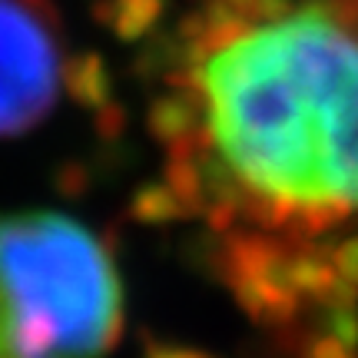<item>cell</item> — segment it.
Listing matches in <instances>:
<instances>
[{"instance_id":"7a4b0ae2","label":"cell","mask_w":358,"mask_h":358,"mask_svg":"<svg viewBox=\"0 0 358 358\" xmlns=\"http://www.w3.org/2000/svg\"><path fill=\"white\" fill-rule=\"evenodd\" d=\"M120 335L110 249L60 213H0V355L106 358Z\"/></svg>"},{"instance_id":"3957f363","label":"cell","mask_w":358,"mask_h":358,"mask_svg":"<svg viewBox=\"0 0 358 358\" xmlns=\"http://www.w3.org/2000/svg\"><path fill=\"white\" fill-rule=\"evenodd\" d=\"M64 87V30L50 0H0V136L40 127Z\"/></svg>"},{"instance_id":"8fae6325","label":"cell","mask_w":358,"mask_h":358,"mask_svg":"<svg viewBox=\"0 0 358 358\" xmlns=\"http://www.w3.org/2000/svg\"><path fill=\"white\" fill-rule=\"evenodd\" d=\"M96 133L103 143H116L127 133V113L120 103H106L103 110H96Z\"/></svg>"},{"instance_id":"277c9868","label":"cell","mask_w":358,"mask_h":358,"mask_svg":"<svg viewBox=\"0 0 358 358\" xmlns=\"http://www.w3.org/2000/svg\"><path fill=\"white\" fill-rule=\"evenodd\" d=\"M302 239L266 229H232L216 245L213 275L229 285L236 302L259 329L285 335L299 329L308 306L299 282Z\"/></svg>"},{"instance_id":"9c48e42d","label":"cell","mask_w":358,"mask_h":358,"mask_svg":"<svg viewBox=\"0 0 358 358\" xmlns=\"http://www.w3.org/2000/svg\"><path fill=\"white\" fill-rule=\"evenodd\" d=\"M279 338H285V348L292 352V358H358V348L338 342L335 335L302 332V325L279 335Z\"/></svg>"},{"instance_id":"ba28073f","label":"cell","mask_w":358,"mask_h":358,"mask_svg":"<svg viewBox=\"0 0 358 358\" xmlns=\"http://www.w3.org/2000/svg\"><path fill=\"white\" fill-rule=\"evenodd\" d=\"M100 10L106 13L103 20L113 27L120 40H140L163 17V0H110Z\"/></svg>"},{"instance_id":"30bf717a","label":"cell","mask_w":358,"mask_h":358,"mask_svg":"<svg viewBox=\"0 0 358 358\" xmlns=\"http://www.w3.org/2000/svg\"><path fill=\"white\" fill-rule=\"evenodd\" d=\"M332 259H335V272H338V279L348 282L352 289H358V236H348L345 243L335 245Z\"/></svg>"},{"instance_id":"8992f818","label":"cell","mask_w":358,"mask_h":358,"mask_svg":"<svg viewBox=\"0 0 358 358\" xmlns=\"http://www.w3.org/2000/svg\"><path fill=\"white\" fill-rule=\"evenodd\" d=\"M64 87L87 110H103L106 103H113L110 70L100 53H80L70 64H64Z\"/></svg>"},{"instance_id":"5b68a950","label":"cell","mask_w":358,"mask_h":358,"mask_svg":"<svg viewBox=\"0 0 358 358\" xmlns=\"http://www.w3.org/2000/svg\"><path fill=\"white\" fill-rule=\"evenodd\" d=\"M146 127L166 153H176L182 146L196 143L206 133L203 103L189 87H169V93H159L146 110Z\"/></svg>"},{"instance_id":"7c38bea8","label":"cell","mask_w":358,"mask_h":358,"mask_svg":"<svg viewBox=\"0 0 358 358\" xmlns=\"http://www.w3.org/2000/svg\"><path fill=\"white\" fill-rule=\"evenodd\" d=\"M143 358H216L203 352V348L192 345H173V342H156V338H146V352Z\"/></svg>"},{"instance_id":"6da1fadb","label":"cell","mask_w":358,"mask_h":358,"mask_svg":"<svg viewBox=\"0 0 358 358\" xmlns=\"http://www.w3.org/2000/svg\"><path fill=\"white\" fill-rule=\"evenodd\" d=\"M169 87L206 133L256 229L315 239L358 213V0H289L239 17L213 0L169 37Z\"/></svg>"},{"instance_id":"52a82bcc","label":"cell","mask_w":358,"mask_h":358,"mask_svg":"<svg viewBox=\"0 0 358 358\" xmlns=\"http://www.w3.org/2000/svg\"><path fill=\"white\" fill-rule=\"evenodd\" d=\"M129 216L136 219L140 226H166V222L189 219V213H186V206L179 203V196L169 189L166 182H143L140 189L133 192Z\"/></svg>"}]
</instances>
